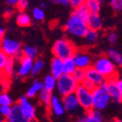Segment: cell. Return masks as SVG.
Listing matches in <instances>:
<instances>
[{
  "mask_svg": "<svg viewBox=\"0 0 122 122\" xmlns=\"http://www.w3.org/2000/svg\"><path fill=\"white\" fill-rule=\"evenodd\" d=\"M87 22L81 20L77 14L73 12L64 24V30L67 34L76 38H84L88 31Z\"/></svg>",
  "mask_w": 122,
  "mask_h": 122,
  "instance_id": "obj_1",
  "label": "cell"
},
{
  "mask_svg": "<svg viewBox=\"0 0 122 122\" xmlns=\"http://www.w3.org/2000/svg\"><path fill=\"white\" fill-rule=\"evenodd\" d=\"M51 52L53 56L65 60L75 55V53L77 52V48L68 38H60L53 43Z\"/></svg>",
  "mask_w": 122,
  "mask_h": 122,
  "instance_id": "obj_2",
  "label": "cell"
},
{
  "mask_svg": "<svg viewBox=\"0 0 122 122\" xmlns=\"http://www.w3.org/2000/svg\"><path fill=\"white\" fill-rule=\"evenodd\" d=\"M79 82L71 74H63L57 79V92L61 95V97L75 93L79 86Z\"/></svg>",
  "mask_w": 122,
  "mask_h": 122,
  "instance_id": "obj_3",
  "label": "cell"
},
{
  "mask_svg": "<svg viewBox=\"0 0 122 122\" xmlns=\"http://www.w3.org/2000/svg\"><path fill=\"white\" fill-rule=\"evenodd\" d=\"M93 66L104 76L106 79L117 77L116 64L107 55L99 56L93 64Z\"/></svg>",
  "mask_w": 122,
  "mask_h": 122,
  "instance_id": "obj_4",
  "label": "cell"
},
{
  "mask_svg": "<svg viewBox=\"0 0 122 122\" xmlns=\"http://www.w3.org/2000/svg\"><path fill=\"white\" fill-rule=\"evenodd\" d=\"M93 93V109L98 111H103L109 106L112 98L106 88V83H102L96 86L92 91Z\"/></svg>",
  "mask_w": 122,
  "mask_h": 122,
  "instance_id": "obj_5",
  "label": "cell"
},
{
  "mask_svg": "<svg viewBox=\"0 0 122 122\" xmlns=\"http://www.w3.org/2000/svg\"><path fill=\"white\" fill-rule=\"evenodd\" d=\"M22 49L23 48H21V44L17 40L8 37H4L1 39V51L10 57L20 58L23 55Z\"/></svg>",
  "mask_w": 122,
  "mask_h": 122,
  "instance_id": "obj_6",
  "label": "cell"
},
{
  "mask_svg": "<svg viewBox=\"0 0 122 122\" xmlns=\"http://www.w3.org/2000/svg\"><path fill=\"white\" fill-rule=\"evenodd\" d=\"M76 95H77L80 105L82 111L88 112L93 109V93L92 91L86 88L82 83H80L77 90H76Z\"/></svg>",
  "mask_w": 122,
  "mask_h": 122,
  "instance_id": "obj_7",
  "label": "cell"
},
{
  "mask_svg": "<svg viewBox=\"0 0 122 122\" xmlns=\"http://www.w3.org/2000/svg\"><path fill=\"white\" fill-rule=\"evenodd\" d=\"M105 83H106V88H107V90H108V92H109L112 100L114 101L115 103H121L122 102V95H121L120 89H119V86H118L117 77L107 79Z\"/></svg>",
  "mask_w": 122,
  "mask_h": 122,
  "instance_id": "obj_8",
  "label": "cell"
},
{
  "mask_svg": "<svg viewBox=\"0 0 122 122\" xmlns=\"http://www.w3.org/2000/svg\"><path fill=\"white\" fill-rule=\"evenodd\" d=\"M34 64V59L28 56L22 55L19 58V67L17 69V74L20 78H26L29 75H31L32 68Z\"/></svg>",
  "mask_w": 122,
  "mask_h": 122,
  "instance_id": "obj_9",
  "label": "cell"
},
{
  "mask_svg": "<svg viewBox=\"0 0 122 122\" xmlns=\"http://www.w3.org/2000/svg\"><path fill=\"white\" fill-rule=\"evenodd\" d=\"M18 103L20 106V109H21V112H23V114L30 121L34 120L36 118V110H35V107H34V105L31 102L29 101V98L26 95L20 97Z\"/></svg>",
  "mask_w": 122,
  "mask_h": 122,
  "instance_id": "obj_10",
  "label": "cell"
},
{
  "mask_svg": "<svg viewBox=\"0 0 122 122\" xmlns=\"http://www.w3.org/2000/svg\"><path fill=\"white\" fill-rule=\"evenodd\" d=\"M62 103H63V106L65 108V111L70 112V113H74L76 112H78L79 109H81L79 99H78L77 95H76V93H72V94L63 96L62 97Z\"/></svg>",
  "mask_w": 122,
  "mask_h": 122,
  "instance_id": "obj_11",
  "label": "cell"
},
{
  "mask_svg": "<svg viewBox=\"0 0 122 122\" xmlns=\"http://www.w3.org/2000/svg\"><path fill=\"white\" fill-rule=\"evenodd\" d=\"M8 122H30V120L21 112L20 106L19 103L12 105V111L9 116L6 118Z\"/></svg>",
  "mask_w": 122,
  "mask_h": 122,
  "instance_id": "obj_12",
  "label": "cell"
},
{
  "mask_svg": "<svg viewBox=\"0 0 122 122\" xmlns=\"http://www.w3.org/2000/svg\"><path fill=\"white\" fill-rule=\"evenodd\" d=\"M73 57L76 65H77V68L86 70L91 66V57L88 53L84 51H77Z\"/></svg>",
  "mask_w": 122,
  "mask_h": 122,
  "instance_id": "obj_13",
  "label": "cell"
},
{
  "mask_svg": "<svg viewBox=\"0 0 122 122\" xmlns=\"http://www.w3.org/2000/svg\"><path fill=\"white\" fill-rule=\"evenodd\" d=\"M85 71H86V79L89 80L90 81H92L96 86L101 85L107 80L94 66H90Z\"/></svg>",
  "mask_w": 122,
  "mask_h": 122,
  "instance_id": "obj_14",
  "label": "cell"
},
{
  "mask_svg": "<svg viewBox=\"0 0 122 122\" xmlns=\"http://www.w3.org/2000/svg\"><path fill=\"white\" fill-rule=\"evenodd\" d=\"M49 108H50L51 112L53 113V114L56 115V116L63 115L64 112H66L64 106H63V103H62V98L60 99V98H59L58 96H56V95H52Z\"/></svg>",
  "mask_w": 122,
  "mask_h": 122,
  "instance_id": "obj_15",
  "label": "cell"
},
{
  "mask_svg": "<svg viewBox=\"0 0 122 122\" xmlns=\"http://www.w3.org/2000/svg\"><path fill=\"white\" fill-rule=\"evenodd\" d=\"M51 74L56 79L64 74V60L53 56L51 61Z\"/></svg>",
  "mask_w": 122,
  "mask_h": 122,
  "instance_id": "obj_16",
  "label": "cell"
},
{
  "mask_svg": "<svg viewBox=\"0 0 122 122\" xmlns=\"http://www.w3.org/2000/svg\"><path fill=\"white\" fill-rule=\"evenodd\" d=\"M87 25H88L89 29H93V30L99 31L103 26V21H102L100 15L99 14H91L88 20H87Z\"/></svg>",
  "mask_w": 122,
  "mask_h": 122,
  "instance_id": "obj_17",
  "label": "cell"
},
{
  "mask_svg": "<svg viewBox=\"0 0 122 122\" xmlns=\"http://www.w3.org/2000/svg\"><path fill=\"white\" fill-rule=\"evenodd\" d=\"M16 23L20 27H28L31 25V18L25 11H20L16 17Z\"/></svg>",
  "mask_w": 122,
  "mask_h": 122,
  "instance_id": "obj_18",
  "label": "cell"
},
{
  "mask_svg": "<svg viewBox=\"0 0 122 122\" xmlns=\"http://www.w3.org/2000/svg\"><path fill=\"white\" fill-rule=\"evenodd\" d=\"M44 88V85H43V81H34L32 82V85L30 86L27 91H26V96L29 98V99H32L34 97L37 96V94L40 93V91Z\"/></svg>",
  "mask_w": 122,
  "mask_h": 122,
  "instance_id": "obj_19",
  "label": "cell"
},
{
  "mask_svg": "<svg viewBox=\"0 0 122 122\" xmlns=\"http://www.w3.org/2000/svg\"><path fill=\"white\" fill-rule=\"evenodd\" d=\"M101 111L92 109L88 112H85L86 122H104L103 116L100 112Z\"/></svg>",
  "mask_w": 122,
  "mask_h": 122,
  "instance_id": "obj_20",
  "label": "cell"
},
{
  "mask_svg": "<svg viewBox=\"0 0 122 122\" xmlns=\"http://www.w3.org/2000/svg\"><path fill=\"white\" fill-rule=\"evenodd\" d=\"M43 85H44L45 89L52 92L57 86V79L54 77V76H52L51 74L46 76L44 81H43Z\"/></svg>",
  "mask_w": 122,
  "mask_h": 122,
  "instance_id": "obj_21",
  "label": "cell"
},
{
  "mask_svg": "<svg viewBox=\"0 0 122 122\" xmlns=\"http://www.w3.org/2000/svg\"><path fill=\"white\" fill-rule=\"evenodd\" d=\"M15 64H16V58L10 57L7 65L1 71L2 72V77H7V78H12L13 77L14 73H15Z\"/></svg>",
  "mask_w": 122,
  "mask_h": 122,
  "instance_id": "obj_22",
  "label": "cell"
},
{
  "mask_svg": "<svg viewBox=\"0 0 122 122\" xmlns=\"http://www.w3.org/2000/svg\"><path fill=\"white\" fill-rule=\"evenodd\" d=\"M74 12L77 14L81 20H83L86 21V22H87V20H88V19H89V17H90V15H91L90 10L88 9V7H87L85 4H82V5L79 6L78 8H76V9L74 10Z\"/></svg>",
  "mask_w": 122,
  "mask_h": 122,
  "instance_id": "obj_23",
  "label": "cell"
},
{
  "mask_svg": "<svg viewBox=\"0 0 122 122\" xmlns=\"http://www.w3.org/2000/svg\"><path fill=\"white\" fill-rule=\"evenodd\" d=\"M52 92L51 91H49L47 89H45L43 88L41 91H40V93H39V100L40 102L46 106V107H49L50 104H51V97H52Z\"/></svg>",
  "mask_w": 122,
  "mask_h": 122,
  "instance_id": "obj_24",
  "label": "cell"
},
{
  "mask_svg": "<svg viewBox=\"0 0 122 122\" xmlns=\"http://www.w3.org/2000/svg\"><path fill=\"white\" fill-rule=\"evenodd\" d=\"M84 4L88 7L91 14H99L101 11L102 2L100 0H85Z\"/></svg>",
  "mask_w": 122,
  "mask_h": 122,
  "instance_id": "obj_25",
  "label": "cell"
},
{
  "mask_svg": "<svg viewBox=\"0 0 122 122\" xmlns=\"http://www.w3.org/2000/svg\"><path fill=\"white\" fill-rule=\"evenodd\" d=\"M108 56L113 61L117 66L122 67V54L118 51H116L114 49H110L108 51Z\"/></svg>",
  "mask_w": 122,
  "mask_h": 122,
  "instance_id": "obj_26",
  "label": "cell"
},
{
  "mask_svg": "<svg viewBox=\"0 0 122 122\" xmlns=\"http://www.w3.org/2000/svg\"><path fill=\"white\" fill-rule=\"evenodd\" d=\"M22 54L35 60V59H37V57L39 55V51L36 47H33V46H25L22 49Z\"/></svg>",
  "mask_w": 122,
  "mask_h": 122,
  "instance_id": "obj_27",
  "label": "cell"
},
{
  "mask_svg": "<svg viewBox=\"0 0 122 122\" xmlns=\"http://www.w3.org/2000/svg\"><path fill=\"white\" fill-rule=\"evenodd\" d=\"M77 69V65L75 63L74 57H70L64 60V73L73 75L74 72Z\"/></svg>",
  "mask_w": 122,
  "mask_h": 122,
  "instance_id": "obj_28",
  "label": "cell"
},
{
  "mask_svg": "<svg viewBox=\"0 0 122 122\" xmlns=\"http://www.w3.org/2000/svg\"><path fill=\"white\" fill-rule=\"evenodd\" d=\"M45 68V62L44 60L40 59V58H37L34 60V64H33V68H32V72H31V76L35 77V76L39 75L43 69Z\"/></svg>",
  "mask_w": 122,
  "mask_h": 122,
  "instance_id": "obj_29",
  "label": "cell"
},
{
  "mask_svg": "<svg viewBox=\"0 0 122 122\" xmlns=\"http://www.w3.org/2000/svg\"><path fill=\"white\" fill-rule=\"evenodd\" d=\"M73 76H74V78L77 80V81L79 83H82L85 81V79H86V71L84 69L77 68V69H76V71L74 72Z\"/></svg>",
  "mask_w": 122,
  "mask_h": 122,
  "instance_id": "obj_30",
  "label": "cell"
},
{
  "mask_svg": "<svg viewBox=\"0 0 122 122\" xmlns=\"http://www.w3.org/2000/svg\"><path fill=\"white\" fill-rule=\"evenodd\" d=\"M84 39L90 44L95 43L98 40V31L97 30H93V29H88Z\"/></svg>",
  "mask_w": 122,
  "mask_h": 122,
  "instance_id": "obj_31",
  "label": "cell"
},
{
  "mask_svg": "<svg viewBox=\"0 0 122 122\" xmlns=\"http://www.w3.org/2000/svg\"><path fill=\"white\" fill-rule=\"evenodd\" d=\"M32 16H33L34 20H36L38 21H42L45 20V12L42 8L36 7L32 10Z\"/></svg>",
  "mask_w": 122,
  "mask_h": 122,
  "instance_id": "obj_32",
  "label": "cell"
},
{
  "mask_svg": "<svg viewBox=\"0 0 122 122\" xmlns=\"http://www.w3.org/2000/svg\"><path fill=\"white\" fill-rule=\"evenodd\" d=\"M0 105H9V106L13 105V100L7 92H2L1 95H0Z\"/></svg>",
  "mask_w": 122,
  "mask_h": 122,
  "instance_id": "obj_33",
  "label": "cell"
},
{
  "mask_svg": "<svg viewBox=\"0 0 122 122\" xmlns=\"http://www.w3.org/2000/svg\"><path fill=\"white\" fill-rule=\"evenodd\" d=\"M12 111V106L9 105H0V113L1 116L4 118H7Z\"/></svg>",
  "mask_w": 122,
  "mask_h": 122,
  "instance_id": "obj_34",
  "label": "cell"
},
{
  "mask_svg": "<svg viewBox=\"0 0 122 122\" xmlns=\"http://www.w3.org/2000/svg\"><path fill=\"white\" fill-rule=\"evenodd\" d=\"M110 6L115 12L122 11V0H110Z\"/></svg>",
  "mask_w": 122,
  "mask_h": 122,
  "instance_id": "obj_35",
  "label": "cell"
},
{
  "mask_svg": "<svg viewBox=\"0 0 122 122\" xmlns=\"http://www.w3.org/2000/svg\"><path fill=\"white\" fill-rule=\"evenodd\" d=\"M10 59V56L7 55L4 51H1V52H0V69H1V71L5 68V66L7 65L8 61Z\"/></svg>",
  "mask_w": 122,
  "mask_h": 122,
  "instance_id": "obj_36",
  "label": "cell"
},
{
  "mask_svg": "<svg viewBox=\"0 0 122 122\" xmlns=\"http://www.w3.org/2000/svg\"><path fill=\"white\" fill-rule=\"evenodd\" d=\"M28 5H29L28 0H20L16 8L19 10V12L20 11H25L28 8Z\"/></svg>",
  "mask_w": 122,
  "mask_h": 122,
  "instance_id": "obj_37",
  "label": "cell"
},
{
  "mask_svg": "<svg viewBox=\"0 0 122 122\" xmlns=\"http://www.w3.org/2000/svg\"><path fill=\"white\" fill-rule=\"evenodd\" d=\"M14 14H15V9L14 7L12 6H8L5 10H4V17L6 19H11L13 16H14Z\"/></svg>",
  "mask_w": 122,
  "mask_h": 122,
  "instance_id": "obj_38",
  "label": "cell"
},
{
  "mask_svg": "<svg viewBox=\"0 0 122 122\" xmlns=\"http://www.w3.org/2000/svg\"><path fill=\"white\" fill-rule=\"evenodd\" d=\"M51 3L56 4V5H60V6H64V7H69L71 6L70 0H51Z\"/></svg>",
  "mask_w": 122,
  "mask_h": 122,
  "instance_id": "obj_39",
  "label": "cell"
},
{
  "mask_svg": "<svg viewBox=\"0 0 122 122\" xmlns=\"http://www.w3.org/2000/svg\"><path fill=\"white\" fill-rule=\"evenodd\" d=\"M108 41L111 43V44H115L116 41H117V34L114 32V31H112L108 34Z\"/></svg>",
  "mask_w": 122,
  "mask_h": 122,
  "instance_id": "obj_40",
  "label": "cell"
},
{
  "mask_svg": "<svg viewBox=\"0 0 122 122\" xmlns=\"http://www.w3.org/2000/svg\"><path fill=\"white\" fill-rule=\"evenodd\" d=\"M70 3H71V7L76 9V8H78L79 6L84 4L85 0H70Z\"/></svg>",
  "mask_w": 122,
  "mask_h": 122,
  "instance_id": "obj_41",
  "label": "cell"
},
{
  "mask_svg": "<svg viewBox=\"0 0 122 122\" xmlns=\"http://www.w3.org/2000/svg\"><path fill=\"white\" fill-rule=\"evenodd\" d=\"M82 84H83L86 88H88L89 90H91V91H93V90L95 89V87H96V85H95L92 81H90L87 80V79H85V81L82 82Z\"/></svg>",
  "mask_w": 122,
  "mask_h": 122,
  "instance_id": "obj_42",
  "label": "cell"
},
{
  "mask_svg": "<svg viewBox=\"0 0 122 122\" xmlns=\"http://www.w3.org/2000/svg\"><path fill=\"white\" fill-rule=\"evenodd\" d=\"M5 3L8 5V6H12V7H17L18 3L20 0H4Z\"/></svg>",
  "mask_w": 122,
  "mask_h": 122,
  "instance_id": "obj_43",
  "label": "cell"
},
{
  "mask_svg": "<svg viewBox=\"0 0 122 122\" xmlns=\"http://www.w3.org/2000/svg\"><path fill=\"white\" fill-rule=\"evenodd\" d=\"M76 122H86V116H85V113L83 115H81L77 120H76Z\"/></svg>",
  "mask_w": 122,
  "mask_h": 122,
  "instance_id": "obj_44",
  "label": "cell"
},
{
  "mask_svg": "<svg viewBox=\"0 0 122 122\" xmlns=\"http://www.w3.org/2000/svg\"><path fill=\"white\" fill-rule=\"evenodd\" d=\"M118 86H119L120 92H121V95H122V78H119L118 79Z\"/></svg>",
  "mask_w": 122,
  "mask_h": 122,
  "instance_id": "obj_45",
  "label": "cell"
},
{
  "mask_svg": "<svg viewBox=\"0 0 122 122\" xmlns=\"http://www.w3.org/2000/svg\"><path fill=\"white\" fill-rule=\"evenodd\" d=\"M4 33H5V29L3 27H1V28H0V37H1V39L5 37L4 36Z\"/></svg>",
  "mask_w": 122,
  "mask_h": 122,
  "instance_id": "obj_46",
  "label": "cell"
},
{
  "mask_svg": "<svg viewBox=\"0 0 122 122\" xmlns=\"http://www.w3.org/2000/svg\"><path fill=\"white\" fill-rule=\"evenodd\" d=\"M112 122H122V119H119V118H114L113 120H112Z\"/></svg>",
  "mask_w": 122,
  "mask_h": 122,
  "instance_id": "obj_47",
  "label": "cell"
},
{
  "mask_svg": "<svg viewBox=\"0 0 122 122\" xmlns=\"http://www.w3.org/2000/svg\"><path fill=\"white\" fill-rule=\"evenodd\" d=\"M41 8H45L46 7V3H44V2H41Z\"/></svg>",
  "mask_w": 122,
  "mask_h": 122,
  "instance_id": "obj_48",
  "label": "cell"
},
{
  "mask_svg": "<svg viewBox=\"0 0 122 122\" xmlns=\"http://www.w3.org/2000/svg\"><path fill=\"white\" fill-rule=\"evenodd\" d=\"M1 122H8V121H7V120H6V118H5V119H4V120H3V119H2V120H1Z\"/></svg>",
  "mask_w": 122,
  "mask_h": 122,
  "instance_id": "obj_49",
  "label": "cell"
},
{
  "mask_svg": "<svg viewBox=\"0 0 122 122\" xmlns=\"http://www.w3.org/2000/svg\"><path fill=\"white\" fill-rule=\"evenodd\" d=\"M30 122H37V121H36V120L34 119V120H31V121H30Z\"/></svg>",
  "mask_w": 122,
  "mask_h": 122,
  "instance_id": "obj_50",
  "label": "cell"
},
{
  "mask_svg": "<svg viewBox=\"0 0 122 122\" xmlns=\"http://www.w3.org/2000/svg\"><path fill=\"white\" fill-rule=\"evenodd\" d=\"M100 1H101V2H102V3H103V2H104V1H105V0H100Z\"/></svg>",
  "mask_w": 122,
  "mask_h": 122,
  "instance_id": "obj_51",
  "label": "cell"
}]
</instances>
